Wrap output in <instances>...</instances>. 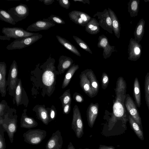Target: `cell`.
<instances>
[{"label":"cell","instance_id":"6da1fadb","mask_svg":"<svg viewBox=\"0 0 149 149\" xmlns=\"http://www.w3.org/2000/svg\"><path fill=\"white\" fill-rule=\"evenodd\" d=\"M2 32L4 35L0 36V40H10L11 38L18 40L39 34V33L29 32L22 28L17 27H4L2 29Z\"/></svg>","mask_w":149,"mask_h":149},{"label":"cell","instance_id":"7a4b0ae2","mask_svg":"<svg viewBox=\"0 0 149 149\" xmlns=\"http://www.w3.org/2000/svg\"><path fill=\"white\" fill-rule=\"evenodd\" d=\"M55 60L50 56L42 66L45 69L42 77V81L44 84L50 87L54 84L55 78L54 72L55 70L54 66Z\"/></svg>","mask_w":149,"mask_h":149},{"label":"cell","instance_id":"3957f363","mask_svg":"<svg viewBox=\"0 0 149 149\" xmlns=\"http://www.w3.org/2000/svg\"><path fill=\"white\" fill-rule=\"evenodd\" d=\"M46 136V131L40 129H29L23 135L24 142L33 145L40 143Z\"/></svg>","mask_w":149,"mask_h":149},{"label":"cell","instance_id":"277c9868","mask_svg":"<svg viewBox=\"0 0 149 149\" xmlns=\"http://www.w3.org/2000/svg\"><path fill=\"white\" fill-rule=\"evenodd\" d=\"M17 116H9L6 115L4 118L0 117V125L7 132L11 143L14 140V135L17 127Z\"/></svg>","mask_w":149,"mask_h":149},{"label":"cell","instance_id":"5b68a950","mask_svg":"<svg viewBox=\"0 0 149 149\" xmlns=\"http://www.w3.org/2000/svg\"><path fill=\"white\" fill-rule=\"evenodd\" d=\"M71 128L78 138H81L84 134V124L81 113L78 106L75 105L73 109Z\"/></svg>","mask_w":149,"mask_h":149},{"label":"cell","instance_id":"8992f818","mask_svg":"<svg viewBox=\"0 0 149 149\" xmlns=\"http://www.w3.org/2000/svg\"><path fill=\"white\" fill-rule=\"evenodd\" d=\"M42 35L38 34L15 40L8 45L6 48L8 50L22 49L33 44L42 38Z\"/></svg>","mask_w":149,"mask_h":149},{"label":"cell","instance_id":"52a82bcc","mask_svg":"<svg viewBox=\"0 0 149 149\" xmlns=\"http://www.w3.org/2000/svg\"><path fill=\"white\" fill-rule=\"evenodd\" d=\"M124 105L128 113L143 129L142 121L135 102L129 94H127L124 101Z\"/></svg>","mask_w":149,"mask_h":149},{"label":"cell","instance_id":"ba28073f","mask_svg":"<svg viewBox=\"0 0 149 149\" xmlns=\"http://www.w3.org/2000/svg\"><path fill=\"white\" fill-rule=\"evenodd\" d=\"M29 8L27 5L23 3L11 8L7 10L17 23L25 19L29 15Z\"/></svg>","mask_w":149,"mask_h":149},{"label":"cell","instance_id":"9c48e42d","mask_svg":"<svg viewBox=\"0 0 149 149\" xmlns=\"http://www.w3.org/2000/svg\"><path fill=\"white\" fill-rule=\"evenodd\" d=\"M97 17L99 24L102 29L110 33H113L112 21L109 14L107 9L102 12H97L93 16V17Z\"/></svg>","mask_w":149,"mask_h":149},{"label":"cell","instance_id":"30bf717a","mask_svg":"<svg viewBox=\"0 0 149 149\" xmlns=\"http://www.w3.org/2000/svg\"><path fill=\"white\" fill-rule=\"evenodd\" d=\"M142 49L141 44L134 38H131L128 46V59L131 61H136L140 57Z\"/></svg>","mask_w":149,"mask_h":149},{"label":"cell","instance_id":"8fae6325","mask_svg":"<svg viewBox=\"0 0 149 149\" xmlns=\"http://www.w3.org/2000/svg\"><path fill=\"white\" fill-rule=\"evenodd\" d=\"M68 15L71 20L82 26H86L92 18L88 14L77 10H72L69 13Z\"/></svg>","mask_w":149,"mask_h":149},{"label":"cell","instance_id":"7c38bea8","mask_svg":"<svg viewBox=\"0 0 149 149\" xmlns=\"http://www.w3.org/2000/svg\"><path fill=\"white\" fill-rule=\"evenodd\" d=\"M55 25V24L48 19L44 18L37 21L29 26L26 30L28 31L46 30Z\"/></svg>","mask_w":149,"mask_h":149},{"label":"cell","instance_id":"4fadbf2b","mask_svg":"<svg viewBox=\"0 0 149 149\" xmlns=\"http://www.w3.org/2000/svg\"><path fill=\"white\" fill-rule=\"evenodd\" d=\"M97 44L98 47L103 49V56L104 58L106 59L109 58L112 53L115 51V46H111L107 38L104 35L99 36Z\"/></svg>","mask_w":149,"mask_h":149},{"label":"cell","instance_id":"5bb4252c","mask_svg":"<svg viewBox=\"0 0 149 149\" xmlns=\"http://www.w3.org/2000/svg\"><path fill=\"white\" fill-rule=\"evenodd\" d=\"M63 144L61 132L57 130L53 133L48 140L45 147L46 149H61Z\"/></svg>","mask_w":149,"mask_h":149},{"label":"cell","instance_id":"9a60e30c","mask_svg":"<svg viewBox=\"0 0 149 149\" xmlns=\"http://www.w3.org/2000/svg\"><path fill=\"white\" fill-rule=\"evenodd\" d=\"M99 105L97 103H91L88 107L86 116L89 126L92 128L97 117L99 113Z\"/></svg>","mask_w":149,"mask_h":149},{"label":"cell","instance_id":"2e32d148","mask_svg":"<svg viewBox=\"0 0 149 149\" xmlns=\"http://www.w3.org/2000/svg\"><path fill=\"white\" fill-rule=\"evenodd\" d=\"M8 85L10 90H15L17 82L18 70L17 63L14 60L9 70Z\"/></svg>","mask_w":149,"mask_h":149},{"label":"cell","instance_id":"e0dca14e","mask_svg":"<svg viewBox=\"0 0 149 149\" xmlns=\"http://www.w3.org/2000/svg\"><path fill=\"white\" fill-rule=\"evenodd\" d=\"M79 78L80 85L84 93L91 98L94 97L90 81L84 71L81 72Z\"/></svg>","mask_w":149,"mask_h":149},{"label":"cell","instance_id":"ac0fdd59","mask_svg":"<svg viewBox=\"0 0 149 149\" xmlns=\"http://www.w3.org/2000/svg\"><path fill=\"white\" fill-rule=\"evenodd\" d=\"M85 74L89 79L94 97L97 94L100 85L93 71L91 69H87L84 70Z\"/></svg>","mask_w":149,"mask_h":149},{"label":"cell","instance_id":"d6986e66","mask_svg":"<svg viewBox=\"0 0 149 149\" xmlns=\"http://www.w3.org/2000/svg\"><path fill=\"white\" fill-rule=\"evenodd\" d=\"M58 61V72L60 74L64 73L66 70L70 68L73 64L74 62L72 58L63 55L60 56Z\"/></svg>","mask_w":149,"mask_h":149},{"label":"cell","instance_id":"ffe728a7","mask_svg":"<svg viewBox=\"0 0 149 149\" xmlns=\"http://www.w3.org/2000/svg\"><path fill=\"white\" fill-rule=\"evenodd\" d=\"M6 65L4 62H0V91L2 97L5 96L6 91Z\"/></svg>","mask_w":149,"mask_h":149},{"label":"cell","instance_id":"44dd1931","mask_svg":"<svg viewBox=\"0 0 149 149\" xmlns=\"http://www.w3.org/2000/svg\"><path fill=\"white\" fill-rule=\"evenodd\" d=\"M110 17L112 21L113 31L115 36L119 38L120 36V24L116 14L114 12L109 8H108Z\"/></svg>","mask_w":149,"mask_h":149},{"label":"cell","instance_id":"7402d4cb","mask_svg":"<svg viewBox=\"0 0 149 149\" xmlns=\"http://www.w3.org/2000/svg\"><path fill=\"white\" fill-rule=\"evenodd\" d=\"M38 125L37 122L33 118L28 116L26 112L22 113L20 120L21 127L30 129Z\"/></svg>","mask_w":149,"mask_h":149},{"label":"cell","instance_id":"603a6c76","mask_svg":"<svg viewBox=\"0 0 149 149\" xmlns=\"http://www.w3.org/2000/svg\"><path fill=\"white\" fill-rule=\"evenodd\" d=\"M37 107L36 112L37 118L43 124L47 125L49 122V116L47 110L44 106L38 105Z\"/></svg>","mask_w":149,"mask_h":149},{"label":"cell","instance_id":"cb8c5ba5","mask_svg":"<svg viewBox=\"0 0 149 149\" xmlns=\"http://www.w3.org/2000/svg\"><path fill=\"white\" fill-rule=\"evenodd\" d=\"M133 95L136 106L140 108L141 104L140 84L138 78L136 77L134 81Z\"/></svg>","mask_w":149,"mask_h":149},{"label":"cell","instance_id":"d4e9b609","mask_svg":"<svg viewBox=\"0 0 149 149\" xmlns=\"http://www.w3.org/2000/svg\"><path fill=\"white\" fill-rule=\"evenodd\" d=\"M85 30L92 35L97 34L100 31V25L97 19L92 18L85 26Z\"/></svg>","mask_w":149,"mask_h":149},{"label":"cell","instance_id":"484cf974","mask_svg":"<svg viewBox=\"0 0 149 149\" xmlns=\"http://www.w3.org/2000/svg\"><path fill=\"white\" fill-rule=\"evenodd\" d=\"M145 23L144 19H141L137 23L134 32V39L139 43L144 33Z\"/></svg>","mask_w":149,"mask_h":149},{"label":"cell","instance_id":"4316f807","mask_svg":"<svg viewBox=\"0 0 149 149\" xmlns=\"http://www.w3.org/2000/svg\"><path fill=\"white\" fill-rule=\"evenodd\" d=\"M128 119L129 124L131 128L133 130L138 137L141 140L144 139V135L142 129L139 124L128 114Z\"/></svg>","mask_w":149,"mask_h":149},{"label":"cell","instance_id":"83f0119b","mask_svg":"<svg viewBox=\"0 0 149 149\" xmlns=\"http://www.w3.org/2000/svg\"><path fill=\"white\" fill-rule=\"evenodd\" d=\"M79 68L78 65L74 64L68 70L66 73L63 82L62 88H64L69 84L74 74Z\"/></svg>","mask_w":149,"mask_h":149},{"label":"cell","instance_id":"f1b7e54d","mask_svg":"<svg viewBox=\"0 0 149 149\" xmlns=\"http://www.w3.org/2000/svg\"><path fill=\"white\" fill-rule=\"evenodd\" d=\"M56 37L59 42L66 48L77 56H81L77 48L68 40L58 35H56Z\"/></svg>","mask_w":149,"mask_h":149},{"label":"cell","instance_id":"f546056e","mask_svg":"<svg viewBox=\"0 0 149 149\" xmlns=\"http://www.w3.org/2000/svg\"><path fill=\"white\" fill-rule=\"evenodd\" d=\"M115 91L116 96L126 94L127 84L125 80L122 77H119L118 79Z\"/></svg>","mask_w":149,"mask_h":149},{"label":"cell","instance_id":"4dcf8cb0","mask_svg":"<svg viewBox=\"0 0 149 149\" xmlns=\"http://www.w3.org/2000/svg\"><path fill=\"white\" fill-rule=\"evenodd\" d=\"M139 3V0H130L128 3V10L131 17L137 16Z\"/></svg>","mask_w":149,"mask_h":149},{"label":"cell","instance_id":"1f68e13d","mask_svg":"<svg viewBox=\"0 0 149 149\" xmlns=\"http://www.w3.org/2000/svg\"><path fill=\"white\" fill-rule=\"evenodd\" d=\"M0 19L11 24L15 25V22L10 14L5 10H0Z\"/></svg>","mask_w":149,"mask_h":149},{"label":"cell","instance_id":"d6a6232c","mask_svg":"<svg viewBox=\"0 0 149 149\" xmlns=\"http://www.w3.org/2000/svg\"><path fill=\"white\" fill-rule=\"evenodd\" d=\"M18 82L15 90V99L17 106L21 101L22 93V86L20 79H18Z\"/></svg>","mask_w":149,"mask_h":149},{"label":"cell","instance_id":"836d02e7","mask_svg":"<svg viewBox=\"0 0 149 149\" xmlns=\"http://www.w3.org/2000/svg\"><path fill=\"white\" fill-rule=\"evenodd\" d=\"M70 90V89H69L66 90L59 97L62 108L66 104L71 103L72 98Z\"/></svg>","mask_w":149,"mask_h":149},{"label":"cell","instance_id":"e575fe53","mask_svg":"<svg viewBox=\"0 0 149 149\" xmlns=\"http://www.w3.org/2000/svg\"><path fill=\"white\" fill-rule=\"evenodd\" d=\"M144 92L146 102L149 111V72L146 74L145 77Z\"/></svg>","mask_w":149,"mask_h":149},{"label":"cell","instance_id":"d590c367","mask_svg":"<svg viewBox=\"0 0 149 149\" xmlns=\"http://www.w3.org/2000/svg\"><path fill=\"white\" fill-rule=\"evenodd\" d=\"M73 37L76 43L80 47L85 51L92 54L93 53L87 44L81 39L77 36H73Z\"/></svg>","mask_w":149,"mask_h":149},{"label":"cell","instance_id":"8d00e7d4","mask_svg":"<svg viewBox=\"0 0 149 149\" xmlns=\"http://www.w3.org/2000/svg\"><path fill=\"white\" fill-rule=\"evenodd\" d=\"M6 132L2 126L0 125V149H6L5 139L4 137V132Z\"/></svg>","mask_w":149,"mask_h":149},{"label":"cell","instance_id":"74e56055","mask_svg":"<svg viewBox=\"0 0 149 149\" xmlns=\"http://www.w3.org/2000/svg\"><path fill=\"white\" fill-rule=\"evenodd\" d=\"M101 81L102 88L104 90L105 89L109 83V78L106 73L104 72L102 73Z\"/></svg>","mask_w":149,"mask_h":149},{"label":"cell","instance_id":"f35d334b","mask_svg":"<svg viewBox=\"0 0 149 149\" xmlns=\"http://www.w3.org/2000/svg\"><path fill=\"white\" fill-rule=\"evenodd\" d=\"M47 19L55 24H65L64 20L59 16L56 15H51Z\"/></svg>","mask_w":149,"mask_h":149},{"label":"cell","instance_id":"ab89813d","mask_svg":"<svg viewBox=\"0 0 149 149\" xmlns=\"http://www.w3.org/2000/svg\"><path fill=\"white\" fill-rule=\"evenodd\" d=\"M59 4L62 7L66 9L69 8L70 3V1L68 0H57Z\"/></svg>","mask_w":149,"mask_h":149},{"label":"cell","instance_id":"60d3db41","mask_svg":"<svg viewBox=\"0 0 149 149\" xmlns=\"http://www.w3.org/2000/svg\"><path fill=\"white\" fill-rule=\"evenodd\" d=\"M73 97L74 100L77 102L81 103L84 101L83 96L77 92H75L73 94Z\"/></svg>","mask_w":149,"mask_h":149},{"label":"cell","instance_id":"b9f144b4","mask_svg":"<svg viewBox=\"0 0 149 149\" xmlns=\"http://www.w3.org/2000/svg\"><path fill=\"white\" fill-rule=\"evenodd\" d=\"M49 113H48L49 116V122H50L54 120L55 119L56 116V112L54 106L53 108H52H52L49 109Z\"/></svg>","mask_w":149,"mask_h":149},{"label":"cell","instance_id":"7bdbcfd3","mask_svg":"<svg viewBox=\"0 0 149 149\" xmlns=\"http://www.w3.org/2000/svg\"><path fill=\"white\" fill-rule=\"evenodd\" d=\"M71 103H70L65 105L63 107V113L65 114H68L71 109Z\"/></svg>","mask_w":149,"mask_h":149},{"label":"cell","instance_id":"ee69618b","mask_svg":"<svg viewBox=\"0 0 149 149\" xmlns=\"http://www.w3.org/2000/svg\"><path fill=\"white\" fill-rule=\"evenodd\" d=\"M98 149H115V148L114 147L112 146L100 145Z\"/></svg>","mask_w":149,"mask_h":149},{"label":"cell","instance_id":"f6af8a7d","mask_svg":"<svg viewBox=\"0 0 149 149\" xmlns=\"http://www.w3.org/2000/svg\"><path fill=\"white\" fill-rule=\"evenodd\" d=\"M5 105L1 102L0 104V115L1 117L3 114V111L5 109Z\"/></svg>","mask_w":149,"mask_h":149},{"label":"cell","instance_id":"bcb514c9","mask_svg":"<svg viewBox=\"0 0 149 149\" xmlns=\"http://www.w3.org/2000/svg\"><path fill=\"white\" fill-rule=\"evenodd\" d=\"M39 1L43 2L46 5H48L52 4L54 1V0H38Z\"/></svg>","mask_w":149,"mask_h":149},{"label":"cell","instance_id":"7dc6e473","mask_svg":"<svg viewBox=\"0 0 149 149\" xmlns=\"http://www.w3.org/2000/svg\"><path fill=\"white\" fill-rule=\"evenodd\" d=\"M73 1L75 2H81L84 4L87 3L89 4L90 3V1L89 0H73Z\"/></svg>","mask_w":149,"mask_h":149},{"label":"cell","instance_id":"c3c4849f","mask_svg":"<svg viewBox=\"0 0 149 149\" xmlns=\"http://www.w3.org/2000/svg\"><path fill=\"white\" fill-rule=\"evenodd\" d=\"M67 149H75V148L72 143L70 142L68 145Z\"/></svg>","mask_w":149,"mask_h":149},{"label":"cell","instance_id":"681fc988","mask_svg":"<svg viewBox=\"0 0 149 149\" xmlns=\"http://www.w3.org/2000/svg\"><path fill=\"white\" fill-rule=\"evenodd\" d=\"M79 149H89V148H84V149H82V148H79Z\"/></svg>","mask_w":149,"mask_h":149},{"label":"cell","instance_id":"f907efd6","mask_svg":"<svg viewBox=\"0 0 149 149\" xmlns=\"http://www.w3.org/2000/svg\"></svg>","mask_w":149,"mask_h":149}]
</instances>
